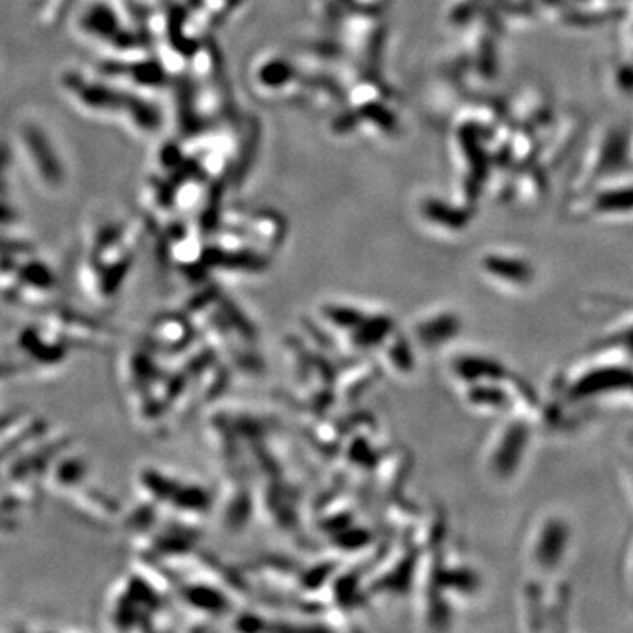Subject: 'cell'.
Listing matches in <instances>:
<instances>
[{
    "mask_svg": "<svg viewBox=\"0 0 633 633\" xmlns=\"http://www.w3.org/2000/svg\"><path fill=\"white\" fill-rule=\"evenodd\" d=\"M633 387V372L624 366L607 364V366H595L584 372L579 378L568 387V396L572 400H586L603 392L623 391Z\"/></svg>",
    "mask_w": 633,
    "mask_h": 633,
    "instance_id": "1",
    "label": "cell"
},
{
    "mask_svg": "<svg viewBox=\"0 0 633 633\" xmlns=\"http://www.w3.org/2000/svg\"><path fill=\"white\" fill-rule=\"evenodd\" d=\"M571 540V530L565 519L549 517L537 531L534 543V560L540 571L551 572L560 565L565 556Z\"/></svg>",
    "mask_w": 633,
    "mask_h": 633,
    "instance_id": "2",
    "label": "cell"
},
{
    "mask_svg": "<svg viewBox=\"0 0 633 633\" xmlns=\"http://www.w3.org/2000/svg\"><path fill=\"white\" fill-rule=\"evenodd\" d=\"M528 427L523 422H516L513 426H508L502 435V441L496 445L493 458H491V467L494 472L500 476H511L517 468V462L525 453L526 444H528Z\"/></svg>",
    "mask_w": 633,
    "mask_h": 633,
    "instance_id": "3",
    "label": "cell"
},
{
    "mask_svg": "<svg viewBox=\"0 0 633 633\" xmlns=\"http://www.w3.org/2000/svg\"><path fill=\"white\" fill-rule=\"evenodd\" d=\"M456 373L470 383H499L507 377V372L499 361L476 355H467L456 361Z\"/></svg>",
    "mask_w": 633,
    "mask_h": 633,
    "instance_id": "4",
    "label": "cell"
},
{
    "mask_svg": "<svg viewBox=\"0 0 633 633\" xmlns=\"http://www.w3.org/2000/svg\"><path fill=\"white\" fill-rule=\"evenodd\" d=\"M470 395L477 405H485V407H493V409H502L507 405V395L502 387L493 386V383L491 386H477L470 391Z\"/></svg>",
    "mask_w": 633,
    "mask_h": 633,
    "instance_id": "5",
    "label": "cell"
}]
</instances>
